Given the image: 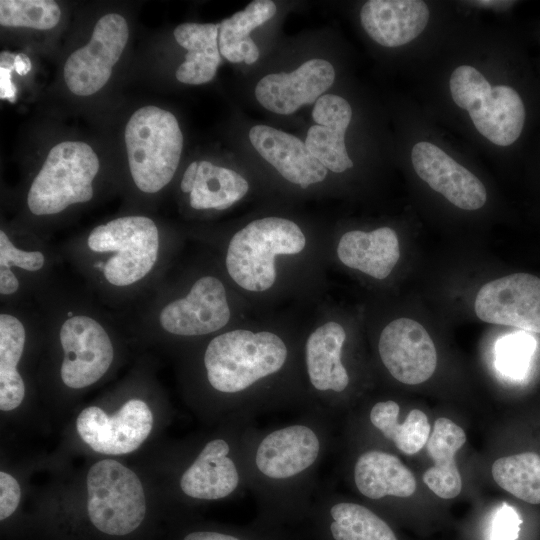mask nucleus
I'll list each match as a JSON object with an SVG mask.
<instances>
[{
    "label": "nucleus",
    "instance_id": "18",
    "mask_svg": "<svg viewBox=\"0 0 540 540\" xmlns=\"http://www.w3.org/2000/svg\"><path fill=\"white\" fill-rule=\"evenodd\" d=\"M411 159L417 175L456 207L471 211L486 203L483 183L433 143H416Z\"/></svg>",
    "mask_w": 540,
    "mask_h": 540
},
{
    "label": "nucleus",
    "instance_id": "31",
    "mask_svg": "<svg viewBox=\"0 0 540 540\" xmlns=\"http://www.w3.org/2000/svg\"><path fill=\"white\" fill-rule=\"evenodd\" d=\"M494 481L515 497L531 504H540V456L523 452L494 461Z\"/></svg>",
    "mask_w": 540,
    "mask_h": 540
},
{
    "label": "nucleus",
    "instance_id": "30",
    "mask_svg": "<svg viewBox=\"0 0 540 540\" xmlns=\"http://www.w3.org/2000/svg\"><path fill=\"white\" fill-rule=\"evenodd\" d=\"M399 404L391 399L375 402L368 412V422L384 439L392 442L404 454L419 452L430 436V424L426 414L412 409L404 422L398 420Z\"/></svg>",
    "mask_w": 540,
    "mask_h": 540
},
{
    "label": "nucleus",
    "instance_id": "13",
    "mask_svg": "<svg viewBox=\"0 0 540 540\" xmlns=\"http://www.w3.org/2000/svg\"><path fill=\"white\" fill-rule=\"evenodd\" d=\"M128 38L129 27L122 15L108 13L102 16L89 42L75 50L65 62L64 80L68 89L78 96L98 92L110 79Z\"/></svg>",
    "mask_w": 540,
    "mask_h": 540
},
{
    "label": "nucleus",
    "instance_id": "17",
    "mask_svg": "<svg viewBox=\"0 0 540 540\" xmlns=\"http://www.w3.org/2000/svg\"><path fill=\"white\" fill-rule=\"evenodd\" d=\"M335 70L324 59H311L290 73H272L260 79L255 97L267 110L289 115L315 103L332 86Z\"/></svg>",
    "mask_w": 540,
    "mask_h": 540
},
{
    "label": "nucleus",
    "instance_id": "9",
    "mask_svg": "<svg viewBox=\"0 0 540 540\" xmlns=\"http://www.w3.org/2000/svg\"><path fill=\"white\" fill-rule=\"evenodd\" d=\"M253 421H232L226 435L206 441L181 473L179 488L184 496L216 501L248 490L243 440Z\"/></svg>",
    "mask_w": 540,
    "mask_h": 540
},
{
    "label": "nucleus",
    "instance_id": "7",
    "mask_svg": "<svg viewBox=\"0 0 540 540\" xmlns=\"http://www.w3.org/2000/svg\"><path fill=\"white\" fill-rule=\"evenodd\" d=\"M449 88L455 104L468 111L482 136L498 146H509L518 140L525 125L526 108L513 87H492L476 68L462 65L451 74Z\"/></svg>",
    "mask_w": 540,
    "mask_h": 540
},
{
    "label": "nucleus",
    "instance_id": "27",
    "mask_svg": "<svg viewBox=\"0 0 540 540\" xmlns=\"http://www.w3.org/2000/svg\"><path fill=\"white\" fill-rule=\"evenodd\" d=\"M176 42L187 50L176 71L179 82L200 85L211 81L221 63L219 24L187 22L173 32Z\"/></svg>",
    "mask_w": 540,
    "mask_h": 540
},
{
    "label": "nucleus",
    "instance_id": "10",
    "mask_svg": "<svg viewBox=\"0 0 540 540\" xmlns=\"http://www.w3.org/2000/svg\"><path fill=\"white\" fill-rule=\"evenodd\" d=\"M87 511L91 523L108 535L136 530L146 514V497L134 471L113 459L91 466L86 477Z\"/></svg>",
    "mask_w": 540,
    "mask_h": 540
},
{
    "label": "nucleus",
    "instance_id": "15",
    "mask_svg": "<svg viewBox=\"0 0 540 540\" xmlns=\"http://www.w3.org/2000/svg\"><path fill=\"white\" fill-rule=\"evenodd\" d=\"M474 310L486 323L540 333V278L515 273L492 280L478 291Z\"/></svg>",
    "mask_w": 540,
    "mask_h": 540
},
{
    "label": "nucleus",
    "instance_id": "28",
    "mask_svg": "<svg viewBox=\"0 0 540 540\" xmlns=\"http://www.w3.org/2000/svg\"><path fill=\"white\" fill-rule=\"evenodd\" d=\"M277 12L271 0H255L242 11L219 23V50L232 63L250 65L259 58V49L250 32L269 21Z\"/></svg>",
    "mask_w": 540,
    "mask_h": 540
},
{
    "label": "nucleus",
    "instance_id": "35",
    "mask_svg": "<svg viewBox=\"0 0 540 540\" xmlns=\"http://www.w3.org/2000/svg\"><path fill=\"white\" fill-rule=\"evenodd\" d=\"M520 524L521 518L517 511L503 504L494 516L490 540H516Z\"/></svg>",
    "mask_w": 540,
    "mask_h": 540
},
{
    "label": "nucleus",
    "instance_id": "16",
    "mask_svg": "<svg viewBox=\"0 0 540 540\" xmlns=\"http://www.w3.org/2000/svg\"><path fill=\"white\" fill-rule=\"evenodd\" d=\"M378 354L388 373L406 385L427 381L437 366V351L429 333L419 322L406 317L383 328Z\"/></svg>",
    "mask_w": 540,
    "mask_h": 540
},
{
    "label": "nucleus",
    "instance_id": "34",
    "mask_svg": "<svg viewBox=\"0 0 540 540\" xmlns=\"http://www.w3.org/2000/svg\"><path fill=\"white\" fill-rule=\"evenodd\" d=\"M535 347L534 340L526 335L509 336L499 343L498 364L509 375L523 374Z\"/></svg>",
    "mask_w": 540,
    "mask_h": 540
},
{
    "label": "nucleus",
    "instance_id": "21",
    "mask_svg": "<svg viewBox=\"0 0 540 540\" xmlns=\"http://www.w3.org/2000/svg\"><path fill=\"white\" fill-rule=\"evenodd\" d=\"M429 9L420 0H370L360 11L366 33L384 47H398L419 36L429 20Z\"/></svg>",
    "mask_w": 540,
    "mask_h": 540
},
{
    "label": "nucleus",
    "instance_id": "2",
    "mask_svg": "<svg viewBox=\"0 0 540 540\" xmlns=\"http://www.w3.org/2000/svg\"><path fill=\"white\" fill-rule=\"evenodd\" d=\"M329 415L309 408L300 418L244 434L248 490L274 512L310 507L317 494V474L330 446Z\"/></svg>",
    "mask_w": 540,
    "mask_h": 540
},
{
    "label": "nucleus",
    "instance_id": "3",
    "mask_svg": "<svg viewBox=\"0 0 540 540\" xmlns=\"http://www.w3.org/2000/svg\"><path fill=\"white\" fill-rule=\"evenodd\" d=\"M151 218L129 215L94 227L79 245L87 272L108 291L125 293L156 272L164 253Z\"/></svg>",
    "mask_w": 540,
    "mask_h": 540
},
{
    "label": "nucleus",
    "instance_id": "22",
    "mask_svg": "<svg viewBox=\"0 0 540 540\" xmlns=\"http://www.w3.org/2000/svg\"><path fill=\"white\" fill-rule=\"evenodd\" d=\"M350 478L357 492L371 501L407 498L417 488L412 471L396 455L378 448L356 454Z\"/></svg>",
    "mask_w": 540,
    "mask_h": 540
},
{
    "label": "nucleus",
    "instance_id": "38",
    "mask_svg": "<svg viewBox=\"0 0 540 540\" xmlns=\"http://www.w3.org/2000/svg\"><path fill=\"white\" fill-rule=\"evenodd\" d=\"M183 540H244L236 535L217 531H194L188 533Z\"/></svg>",
    "mask_w": 540,
    "mask_h": 540
},
{
    "label": "nucleus",
    "instance_id": "6",
    "mask_svg": "<svg viewBox=\"0 0 540 540\" xmlns=\"http://www.w3.org/2000/svg\"><path fill=\"white\" fill-rule=\"evenodd\" d=\"M99 169V158L87 143L56 144L29 187L26 197L29 211L35 216H50L71 205L90 201Z\"/></svg>",
    "mask_w": 540,
    "mask_h": 540
},
{
    "label": "nucleus",
    "instance_id": "24",
    "mask_svg": "<svg viewBox=\"0 0 540 540\" xmlns=\"http://www.w3.org/2000/svg\"><path fill=\"white\" fill-rule=\"evenodd\" d=\"M336 254L344 266L383 280L391 274L400 258L398 235L390 227L368 232L350 230L340 237Z\"/></svg>",
    "mask_w": 540,
    "mask_h": 540
},
{
    "label": "nucleus",
    "instance_id": "33",
    "mask_svg": "<svg viewBox=\"0 0 540 540\" xmlns=\"http://www.w3.org/2000/svg\"><path fill=\"white\" fill-rule=\"evenodd\" d=\"M61 17L59 5L52 0H1L0 24L37 30L54 28Z\"/></svg>",
    "mask_w": 540,
    "mask_h": 540
},
{
    "label": "nucleus",
    "instance_id": "14",
    "mask_svg": "<svg viewBox=\"0 0 540 540\" xmlns=\"http://www.w3.org/2000/svg\"><path fill=\"white\" fill-rule=\"evenodd\" d=\"M153 421L146 402L130 399L113 416L97 406L84 408L77 417L76 429L95 452L122 455L140 447L149 436Z\"/></svg>",
    "mask_w": 540,
    "mask_h": 540
},
{
    "label": "nucleus",
    "instance_id": "11",
    "mask_svg": "<svg viewBox=\"0 0 540 540\" xmlns=\"http://www.w3.org/2000/svg\"><path fill=\"white\" fill-rule=\"evenodd\" d=\"M232 319L228 289L214 274L195 278L184 293L156 309V325L166 334L183 339L214 336Z\"/></svg>",
    "mask_w": 540,
    "mask_h": 540
},
{
    "label": "nucleus",
    "instance_id": "36",
    "mask_svg": "<svg viewBox=\"0 0 540 540\" xmlns=\"http://www.w3.org/2000/svg\"><path fill=\"white\" fill-rule=\"evenodd\" d=\"M21 498V489L17 480L7 472H0V520L11 516Z\"/></svg>",
    "mask_w": 540,
    "mask_h": 540
},
{
    "label": "nucleus",
    "instance_id": "5",
    "mask_svg": "<svg viewBox=\"0 0 540 540\" xmlns=\"http://www.w3.org/2000/svg\"><path fill=\"white\" fill-rule=\"evenodd\" d=\"M124 140L136 187L146 194L166 187L175 175L183 148L176 117L157 106L141 107L128 120Z\"/></svg>",
    "mask_w": 540,
    "mask_h": 540
},
{
    "label": "nucleus",
    "instance_id": "8",
    "mask_svg": "<svg viewBox=\"0 0 540 540\" xmlns=\"http://www.w3.org/2000/svg\"><path fill=\"white\" fill-rule=\"evenodd\" d=\"M347 333L335 320L314 327L299 344V369L306 405L328 415L342 406L351 388L345 363Z\"/></svg>",
    "mask_w": 540,
    "mask_h": 540
},
{
    "label": "nucleus",
    "instance_id": "29",
    "mask_svg": "<svg viewBox=\"0 0 540 540\" xmlns=\"http://www.w3.org/2000/svg\"><path fill=\"white\" fill-rule=\"evenodd\" d=\"M18 315L2 311L0 314V409L11 411L25 397V383L18 371L27 342V329Z\"/></svg>",
    "mask_w": 540,
    "mask_h": 540
},
{
    "label": "nucleus",
    "instance_id": "19",
    "mask_svg": "<svg viewBox=\"0 0 540 540\" xmlns=\"http://www.w3.org/2000/svg\"><path fill=\"white\" fill-rule=\"evenodd\" d=\"M249 140L259 155L287 181L307 189L327 177L328 170L311 154L305 142L267 125H255Z\"/></svg>",
    "mask_w": 540,
    "mask_h": 540
},
{
    "label": "nucleus",
    "instance_id": "20",
    "mask_svg": "<svg viewBox=\"0 0 540 540\" xmlns=\"http://www.w3.org/2000/svg\"><path fill=\"white\" fill-rule=\"evenodd\" d=\"M315 125L307 132L305 144L327 169L341 173L353 167L345 146V133L352 118L350 104L343 97L324 94L314 105Z\"/></svg>",
    "mask_w": 540,
    "mask_h": 540
},
{
    "label": "nucleus",
    "instance_id": "37",
    "mask_svg": "<svg viewBox=\"0 0 540 540\" xmlns=\"http://www.w3.org/2000/svg\"><path fill=\"white\" fill-rule=\"evenodd\" d=\"M14 67H0V98L10 102L15 101L16 87L12 82Z\"/></svg>",
    "mask_w": 540,
    "mask_h": 540
},
{
    "label": "nucleus",
    "instance_id": "32",
    "mask_svg": "<svg viewBox=\"0 0 540 540\" xmlns=\"http://www.w3.org/2000/svg\"><path fill=\"white\" fill-rule=\"evenodd\" d=\"M47 264L44 251L26 246H18L4 229L0 230V294L11 297L21 288L17 271L34 275L41 272Z\"/></svg>",
    "mask_w": 540,
    "mask_h": 540
},
{
    "label": "nucleus",
    "instance_id": "12",
    "mask_svg": "<svg viewBox=\"0 0 540 540\" xmlns=\"http://www.w3.org/2000/svg\"><path fill=\"white\" fill-rule=\"evenodd\" d=\"M58 327L63 351L60 377L64 385L83 389L99 381L115 357L107 326L92 313L77 310L66 313Z\"/></svg>",
    "mask_w": 540,
    "mask_h": 540
},
{
    "label": "nucleus",
    "instance_id": "23",
    "mask_svg": "<svg viewBox=\"0 0 540 540\" xmlns=\"http://www.w3.org/2000/svg\"><path fill=\"white\" fill-rule=\"evenodd\" d=\"M180 189L188 194L195 210H226L249 190L247 180L238 172L209 161H194L185 170Z\"/></svg>",
    "mask_w": 540,
    "mask_h": 540
},
{
    "label": "nucleus",
    "instance_id": "25",
    "mask_svg": "<svg viewBox=\"0 0 540 540\" xmlns=\"http://www.w3.org/2000/svg\"><path fill=\"white\" fill-rule=\"evenodd\" d=\"M313 504L332 540H398L391 527L365 505L340 499L325 490Z\"/></svg>",
    "mask_w": 540,
    "mask_h": 540
},
{
    "label": "nucleus",
    "instance_id": "26",
    "mask_svg": "<svg viewBox=\"0 0 540 540\" xmlns=\"http://www.w3.org/2000/svg\"><path fill=\"white\" fill-rule=\"evenodd\" d=\"M466 442L464 430L452 420L440 417L426 443L434 465L423 475V482L438 497L452 499L462 490V479L455 455Z\"/></svg>",
    "mask_w": 540,
    "mask_h": 540
},
{
    "label": "nucleus",
    "instance_id": "4",
    "mask_svg": "<svg viewBox=\"0 0 540 540\" xmlns=\"http://www.w3.org/2000/svg\"><path fill=\"white\" fill-rule=\"evenodd\" d=\"M307 237L293 220L269 216L253 220L233 234L224 255L226 273L247 293L270 291L278 278V258L297 256Z\"/></svg>",
    "mask_w": 540,
    "mask_h": 540
},
{
    "label": "nucleus",
    "instance_id": "1",
    "mask_svg": "<svg viewBox=\"0 0 540 540\" xmlns=\"http://www.w3.org/2000/svg\"><path fill=\"white\" fill-rule=\"evenodd\" d=\"M203 375L225 403L229 421H253L261 412L305 404L299 344L270 329L231 328L210 338Z\"/></svg>",
    "mask_w": 540,
    "mask_h": 540
},
{
    "label": "nucleus",
    "instance_id": "39",
    "mask_svg": "<svg viewBox=\"0 0 540 540\" xmlns=\"http://www.w3.org/2000/svg\"><path fill=\"white\" fill-rule=\"evenodd\" d=\"M14 70L21 76L27 75L31 70V61L24 53L16 54L14 61Z\"/></svg>",
    "mask_w": 540,
    "mask_h": 540
}]
</instances>
